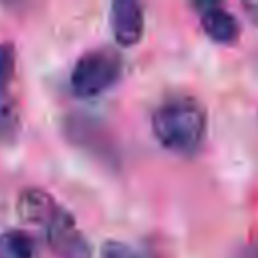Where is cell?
I'll use <instances>...</instances> for the list:
<instances>
[{
    "label": "cell",
    "instance_id": "cell-1",
    "mask_svg": "<svg viewBox=\"0 0 258 258\" xmlns=\"http://www.w3.org/2000/svg\"><path fill=\"white\" fill-rule=\"evenodd\" d=\"M208 115L204 105L189 95H173L161 101L151 115L155 139L169 151L191 155L206 135Z\"/></svg>",
    "mask_w": 258,
    "mask_h": 258
},
{
    "label": "cell",
    "instance_id": "cell-2",
    "mask_svg": "<svg viewBox=\"0 0 258 258\" xmlns=\"http://www.w3.org/2000/svg\"><path fill=\"white\" fill-rule=\"evenodd\" d=\"M121 56L113 48L87 50L73 67L71 89L77 97H97L109 91L121 77Z\"/></svg>",
    "mask_w": 258,
    "mask_h": 258
},
{
    "label": "cell",
    "instance_id": "cell-3",
    "mask_svg": "<svg viewBox=\"0 0 258 258\" xmlns=\"http://www.w3.org/2000/svg\"><path fill=\"white\" fill-rule=\"evenodd\" d=\"M46 234L48 246L62 258H89L91 248L85 240V236L77 230L75 218L58 206V210L52 214V218L42 226Z\"/></svg>",
    "mask_w": 258,
    "mask_h": 258
},
{
    "label": "cell",
    "instance_id": "cell-4",
    "mask_svg": "<svg viewBox=\"0 0 258 258\" xmlns=\"http://www.w3.org/2000/svg\"><path fill=\"white\" fill-rule=\"evenodd\" d=\"M111 30L121 46H133L143 36V8L135 0H115L111 4Z\"/></svg>",
    "mask_w": 258,
    "mask_h": 258
},
{
    "label": "cell",
    "instance_id": "cell-5",
    "mask_svg": "<svg viewBox=\"0 0 258 258\" xmlns=\"http://www.w3.org/2000/svg\"><path fill=\"white\" fill-rule=\"evenodd\" d=\"M200 20L206 30V34L222 44L234 42L238 36V22L236 18L222 8L220 4H200Z\"/></svg>",
    "mask_w": 258,
    "mask_h": 258
},
{
    "label": "cell",
    "instance_id": "cell-6",
    "mask_svg": "<svg viewBox=\"0 0 258 258\" xmlns=\"http://www.w3.org/2000/svg\"><path fill=\"white\" fill-rule=\"evenodd\" d=\"M16 208H18V216H20L24 222L44 226V224L52 218V214L58 210V204H56L44 189L28 187V189H24V191L18 196Z\"/></svg>",
    "mask_w": 258,
    "mask_h": 258
},
{
    "label": "cell",
    "instance_id": "cell-7",
    "mask_svg": "<svg viewBox=\"0 0 258 258\" xmlns=\"http://www.w3.org/2000/svg\"><path fill=\"white\" fill-rule=\"evenodd\" d=\"M20 133V113L8 87H0V141L14 143Z\"/></svg>",
    "mask_w": 258,
    "mask_h": 258
},
{
    "label": "cell",
    "instance_id": "cell-8",
    "mask_svg": "<svg viewBox=\"0 0 258 258\" xmlns=\"http://www.w3.org/2000/svg\"><path fill=\"white\" fill-rule=\"evenodd\" d=\"M34 242L24 230H8L0 234V258H32Z\"/></svg>",
    "mask_w": 258,
    "mask_h": 258
},
{
    "label": "cell",
    "instance_id": "cell-9",
    "mask_svg": "<svg viewBox=\"0 0 258 258\" xmlns=\"http://www.w3.org/2000/svg\"><path fill=\"white\" fill-rule=\"evenodd\" d=\"M16 52L12 42H0V87H8L14 75Z\"/></svg>",
    "mask_w": 258,
    "mask_h": 258
},
{
    "label": "cell",
    "instance_id": "cell-10",
    "mask_svg": "<svg viewBox=\"0 0 258 258\" xmlns=\"http://www.w3.org/2000/svg\"><path fill=\"white\" fill-rule=\"evenodd\" d=\"M101 256L103 258H139L131 246L119 240H107L101 248Z\"/></svg>",
    "mask_w": 258,
    "mask_h": 258
},
{
    "label": "cell",
    "instance_id": "cell-11",
    "mask_svg": "<svg viewBox=\"0 0 258 258\" xmlns=\"http://www.w3.org/2000/svg\"><path fill=\"white\" fill-rule=\"evenodd\" d=\"M242 8L246 10L248 18H250L254 24H258V2H244Z\"/></svg>",
    "mask_w": 258,
    "mask_h": 258
}]
</instances>
